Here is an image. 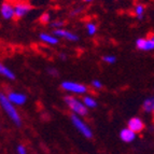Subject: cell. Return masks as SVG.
I'll use <instances>...</instances> for the list:
<instances>
[{
    "instance_id": "1",
    "label": "cell",
    "mask_w": 154,
    "mask_h": 154,
    "mask_svg": "<svg viewBox=\"0 0 154 154\" xmlns=\"http://www.w3.org/2000/svg\"><path fill=\"white\" fill-rule=\"evenodd\" d=\"M0 107L2 108L5 114L11 119V121L14 123V125L17 126V127H21L22 124H23L21 114L18 113L15 106L8 99L7 94H5L3 92H0Z\"/></svg>"
},
{
    "instance_id": "2",
    "label": "cell",
    "mask_w": 154,
    "mask_h": 154,
    "mask_svg": "<svg viewBox=\"0 0 154 154\" xmlns=\"http://www.w3.org/2000/svg\"><path fill=\"white\" fill-rule=\"evenodd\" d=\"M64 103L69 108L73 114H77L79 116H86L88 114V108L83 103L82 100L78 99L77 97L72 95H65Z\"/></svg>"
},
{
    "instance_id": "3",
    "label": "cell",
    "mask_w": 154,
    "mask_h": 154,
    "mask_svg": "<svg viewBox=\"0 0 154 154\" xmlns=\"http://www.w3.org/2000/svg\"><path fill=\"white\" fill-rule=\"evenodd\" d=\"M60 88L65 92L75 94V95L84 96L88 92V88L86 85L79 82H73V81H64V82H62L60 83Z\"/></svg>"
},
{
    "instance_id": "4",
    "label": "cell",
    "mask_w": 154,
    "mask_h": 154,
    "mask_svg": "<svg viewBox=\"0 0 154 154\" xmlns=\"http://www.w3.org/2000/svg\"><path fill=\"white\" fill-rule=\"evenodd\" d=\"M70 120H71L72 125L75 126V129H77L81 135H83L85 138H88V139L93 138V131L91 129L90 126L81 119V116L72 113V114H70Z\"/></svg>"
},
{
    "instance_id": "5",
    "label": "cell",
    "mask_w": 154,
    "mask_h": 154,
    "mask_svg": "<svg viewBox=\"0 0 154 154\" xmlns=\"http://www.w3.org/2000/svg\"><path fill=\"white\" fill-rule=\"evenodd\" d=\"M14 5V21H18L26 16L33 9V7L25 0H17L15 2H13Z\"/></svg>"
},
{
    "instance_id": "6",
    "label": "cell",
    "mask_w": 154,
    "mask_h": 154,
    "mask_svg": "<svg viewBox=\"0 0 154 154\" xmlns=\"http://www.w3.org/2000/svg\"><path fill=\"white\" fill-rule=\"evenodd\" d=\"M0 14L3 20H13L14 18V5L13 2L5 0L0 5Z\"/></svg>"
},
{
    "instance_id": "7",
    "label": "cell",
    "mask_w": 154,
    "mask_h": 154,
    "mask_svg": "<svg viewBox=\"0 0 154 154\" xmlns=\"http://www.w3.org/2000/svg\"><path fill=\"white\" fill-rule=\"evenodd\" d=\"M53 35L59 38H64L68 41L71 42H77L79 41V36H77L75 32H72L70 30H66V29L58 28V29H53Z\"/></svg>"
},
{
    "instance_id": "8",
    "label": "cell",
    "mask_w": 154,
    "mask_h": 154,
    "mask_svg": "<svg viewBox=\"0 0 154 154\" xmlns=\"http://www.w3.org/2000/svg\"><path fill=\"white\" fill-rule=\"evenodd\" d=\"M8 99L10 100L11 103L14 106H23L24 103H26L27 101V96L23 93L18 92H9L7 94Z\"/></svg>"
},
{
    "instance_id": "9",
    "label": "cell",
    "mask_w": 154,
    "mask_h": 154,
    "mask_svg": "<svg viewBox=\"0 0 154 154\" xmlns=\"http://www.w3.org/2000/svg\"><path fill=\"white\" fill-rule=\"evenodd\" d=\"M127 127H128L129 129H131L134 133L139 134L146 128V125H144L143 121H142L141 119L138 118V116H135V118H131V120L127 122Z\"/></svg>"
},
{
    "instance_id": "10",
    "label": "cell",
    "mask_w": 154,
    "mask_h": 154,
    "mask_svg": "<svg viewBox=\"0 0 154 154\" xmlns=\"http://www.w3.org/2000/svg\"><path fill=\"white\" fill-rule=\"evenodd\" d=\"M136 48L140 51H151L154 49V42L146 38H139L136 41Z\"/></svg>"
},
{
    "instance_id": "11",
    "label": "cell",
    "mask_w": 154,
    "mask_h": 154,
    "mask_svg": "<svg viewBox=\"0 0 154 154\" xmlns=\"http://www.w3.org/2000/svg\"><path fill=\"white\" fill-rule=\"evenodd\" d=\"M39 39L41 40L42 42L46 44H50V45H56L58 44V37H56L53 33H48V32H41L39 35Z\"/></svg>"
},
{
    "instance_id": "12",
    "label": "cell",
    "mask_w": 154,
    "mask_h": 154,
    "mask_svg": "<svg viewBox=\"0 0 154 154\" xmlns=\"http://www.w3.org/2000/svg\"><path fill=\"white\" fill-rule=\"evenodd\" d=\"M120 138H121L122 141L124 142H131L135 140L136 138V133H134L131 129H129L128 127H126V128H123L120 133Z\"/></svg>"
},
{
    "instance_id": "13",
    "label": "cell",
    "mask_w": 154,
    "mask_h": 154,
    "mask_svg": "<svg viewBox=\"0 0 154 154\" xmlns=\"http://www.w3.org/2000/svg\"><path fill=\"white\" fill-rule=\"evenodd\" d=\"M0 75L5 77V79L11 80V81H14V80L16 79L15 73H14L10 68H8V67L5 66V65H3L1 62H0Z\"/></svg>"
},
{
    "instance_id": "14",
    "label": "cell",
    "mask_w": 154,
    "mask_h": 154,
    "mask_svg": "<svg viewBox=\"0 0 154 154\" xmlns=\"http://www.w3.org/2000/svg\"><path fill=\"white\" fill-rule=\"evenodd\" d=\"M83 101V103H84L86 107H88V109H94V108H97V100L95 99L94 97H92V96H88V95H84L82 97V99H81Z\"/></svg>"
},
{
    "instance_id": "15",
    "label": "cell",
    "mask_w": 154,
    "mask_h": 154,
    "mask_svg": "<svg viewBox=\"0 0 154 154\" xmlns=\"http://www.w3.org/2000/svg\"><path fill=\"white\" fill-rule=\"evenodd\" d=\"M153 105H154V98H148L143 101L142 103V110L144 112H148V113H151L152 112V109H153Z\"/></svg>"
},
{
    "instance_id": "16",
    "label": "cell",
    "mask_w": 154,
    "mask_h": 154,
    "mask_svg": "<svg viewBox=\"0 0 154 154\" xmlns=\"http://www.w3.org/2000/svg\"><path fill=\"white\" fill-rule=\"evenodd\" d=\"M134 11H135V15L137 16V18L141 20V18L143 17L144 12H146V5H142V3H138V5H135Z\"/></svg>"
},
{
    "instance_id": "17",
    "label": "cell",
    "mask_w": 154,
    "mask_h": 154,
    "mask_svg": "<svg viewBox=\"0 0 154 154\" xmlns=\"http://www.w3.org/2000/svg\"><path fill=\"white\" fill-rule=\"evenodd\" d=\"M39 23L41 25H49L51 24V14L49 12L42 13L41 15L39 16Z\"/></svg>"
},
{
    "instance_id": "18",
    "label": "cell",
    "mask_w": 154,
    "mask_h": 154,
    "mask_svg": "<svg viewBox=\"0 0 154 154\" xmlns=\"http://www.w3.org/2000/svg\"><path fill=\"white\" fill-rule=\"evenodd\" d=\"M86 26V31H88V36H94L97 32V25H96L94 22H88V23L85 24Z\"/></svg>"
},
{
    "instance_id": "19",
    "label": "cell",
    "mask_w": 154,
    "mask_h": 154,
    "mask_svg": "<svg viewBox=\"0 0 154 154\" xmlns=\"http://www.w3.org/2000/svg\"><path fill=\"white\" fill-rule=\"evenodd\" d=\"M51 27L54 29H58V28H62L63 26L66 25V21H64V20H55V21L51 22Z\"/></svg>"
},
{
    "instance_id": "20",
    "label": "cell",
    "mask_w": 154,
    "mask_h": 154,
    "mask_svg": "<svg viewBox=\"0 0 154 154\" xmlns=\"http://www.w3.org/2000/svg\"><path fill=\"white\" fill-rule=\"evenodd\" d=\"M103 62L106 64H114L116 62V57L114 55H105L103 57Z\"/></svg>"
},
{
    "instance_id": "21",
    "label": "cell",
    "mask_w": 154,
    "mask_h": 154,
    "mask_svg": "<svg viewBox=\"0 0 154 154\" xmlns=\"http://www.w3.org/2000/svg\"><path fill=\"white\" fill-rule=\"evenodd\" d=\"M91 85H92L93 88H95V90H101L103 88V83L100 82L99 80H93L92 82H91Z\"/></svg>"
},
{
    "instance_id": "22",
    "label": "cell",
    "mask_w": 154,
    "mask_h": 154,
    "mask_svg": "<svg viewBox=\"0 0 154 154\" xmlns=\"http://www.w3.org/2000/svg\"><path fill=\"white\" fill-rule=\"evenodd\" d=\"M48 73L54 78H56L59 75V71L56 69V68H48Z\"/></svg>"
},
{
    "instance_id": "23",
    "label": "cell",
    "mask_w": 154,
    "mask_h": 154,
    "mask_svg": "<svg viewBox=\"0 0 154 154\" xmlns=\"http://www.w3.org/2000/svg\"><path fill=\"white\" fill-rule=\"evenodd\" d=\"M82 11H83V8H75V9H73V10L70 12V16H71V17H75V16L79 15V14L82 12Z\"/></svg>"
},
{
    "instance_id": "24",
    "label": "cell",
    "mask_w": 154,
    "mask_h": 154,
    "mask_svg": "<svg viewBox=\"0 0 154 154\" xmlns=\"http://www.w3.org/2000/svg\"><path fill=\"white\" fill-rule=\"evenodd\" d=\"M16 151H17V154H27V149H26V146H23V144H20L17 146Z\"/></svg>"
},
{
    "instance_id": "25",
    "label": "cell",
    "mask_w": 154,
    "mask_h": 154,
    "mask_svg": "<svg viewBox=\"0 0 154 154\" xmlns=\"http://www.w3.org/2000/svg\"><path fill=\"white\" fill-rule=\"evenodd\" d=\"M146 38L149 39V40H151L152 42H154V32L150 31V32L148 33V36H146Z\"/></svg>"
},
{
    "instance_id": "26",
    "label": "cell",
    "mask_w": 154,
    "mask_h": 154,
    "mask_svg": "<svg viewBox=\"0 0 154 154\" xmlns=\"http://www.w3.org/2000/svg\"><path fill=\"white\" fill-rule=\"evenodd\" d=\"M59 57H60L63 60H66V59H67V56L65 54H60V55H59Z\"/></svg>"
},
{
    "instance_id": "27",
    "label": "cell",
    "mask_w": 154,
    "mask_h": 154,
    "mask_svg": "<svg viewBox=\"0 0 154 154\" xmlns=\"http://www.w3.org/2000/svg\"><path fill=\"white\" fill-rule=\"evenodd\" d=\"M85 3H88V2H92V1H94V0H83Z\"/></svg>"
},
{
    "instance_id": "28",
    "label": "cell",
    "mask_w": 154,
    "mask_h": 154,
    "mask_svg": "<svg viewBox=\"0 0 154 154\" xmlns=\"http://www.w3.org/2000/svg\"><path fill=\"white\" fill-rule=\"evenodd\" d=\"M152 114H153V119H154V105H153V109H152Z\"/></svg>"
}]
</instances>
